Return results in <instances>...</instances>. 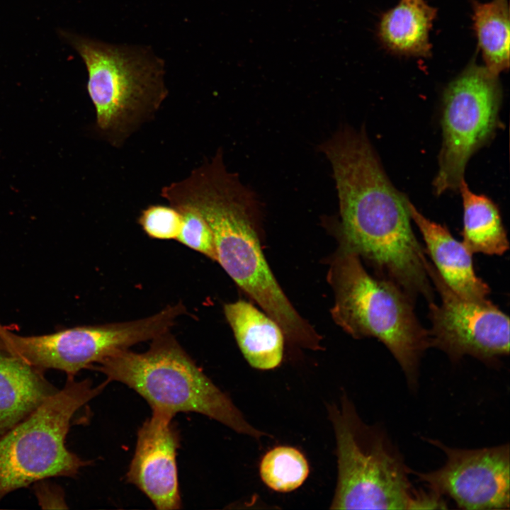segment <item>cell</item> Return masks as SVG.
<instances>
[{
	"label": "cell",
	"mask_w": 510,
	"mask_h": 510,
	"mask_svg": "<svg viewBox=\"0 0 510 510\" xmlns=\"http://www.w3.org/2000/svg\"><path fill=\"white\" fill-rule=\"evenodd\" d=\"M338 481L332 509H407L412 470L386 432L354 413L334 410Z\"/></svg>",
	"instance_id": "52a82bcc"
},
{
	"label": "cell",
	"mask_w": 510,
	"mask_h": 510,
	"mask_svg": "<svg viewBox=\"0 0 510 510\" xmlns=\"http://www.w3.org/2000/svg\"><path fill=\"white\" fill-rule=\"evenodd\" d=\"M137 222L152 239L176 240L181 231L182 217L180 212L170 205H149L141 211Z\"/></svg>",
	"instance_id": "44dd1931"
},
{
	"label": "cell",
	"mask_w": 510,
	"mask_h": 510,
	"mask_svg": "<svg viewBox=\"0 0 510 510\" xmlns=\"http://www.w3.org/2000/svg\"><path fill=\"white\" fill-rule=\"evenodd\" d=\"M170 205L176 208L182 217L181 228L176 240L211 260L217 261L213 236L202 215L187 204Z\"/></svg>",
	"instance_id": "ffe728a7"
},
{
	"label": "cell",
	"mask_w": 510,
	"mask_h": 510,
	"mask_svg": "<svg viewBox=\"0 0 510 510\" xmlns=\"http://www.w3.org/2000/svg\"><path fill=\"white\" fill-rule=\"evenodd\" d=\"M447 507L444 496L429 488L428 491L415 489L407 509H441Z\"/></svg>",
	"instance_id": "603a6c76"
},
{
	"label": "cell",
	"mask_w": 510,
	"mask_h": 510,
	"mask_svg": "<svg viewBox=\"0 0 510 510\" xmlns=\"http://www.w3.org/2000/svg\"><path fill=\"white\" fill-rule=\"evenodd\" d=\"M458 189L463 207V244L472 254L503 255L509 242L497 205L488 197L474 193L465 179Z\"/></svg>",
	"instance_id": "e0dca14e"
},
{
	"label": "cell",
	"mask_w": 510,
	"mask_h": 510,
	"mask_svg": "<svg viewBox=\"0 0 510 510\" xmlns=\"http://www.w3.org/2000/svg\"><path fill=\"white\" fill-rule=\"evenodd\" d=\"M426 441L446 457L437 470H412L429 488L452 499L463 509L509 508V444L478 448H453L431 438Z\"/></svg>",
	"instance_id": "8fae6325"
},
{
	"label": "cell",
	"mask_w": 510,
	"mask_h": 510,
	"mask_svg": "<svg viewBox=\"0 0 510 510\" xmlns=\"http://www.w3.org/2000/svg\"><path fill=\"white\" fill-rule=\"evenodd\" d=\"M59 389L40 370L0 341V436L28 416Z\"/></svg>",
	"instance_id": "5bb4252c"
},
{
	"label": "cell",
	"mask_w": 510,
	"mask_h": 510,
	"mask_svg": "<svg viewBox=\"0 0 510 510\" xmlns=\"http://www.w3.org/2000/svg\"><path fill=\"white\" fill-rule=\"evenodd\" d=\"M426 271L441 302H429L430 346L445 352L452 361L465 355L494 365L509 354V318L489 300L463 298L445 283L431 262Z\"/></svg>",
	"instance_id": "30bf717a"
},
{
	"label": "cell",
	"mask_w": 510,
	"mask_h": 510,
	"mask_svg": "<svg viewBox=\"0 0 510 510\" xmlns=\"http://www.w3.org/2000/svg\"><path fill=\"white\" fill-rule=\"evenodd\" d=\"M185 311L183 305L178 303L143 319L79 326L40 336H19L2 327L0 341L40 370H60L75 376L114 353L168 332Z\"/></svg>",
	"instance_id": "ba28073f"
},
{
	"label": "cell",
	"mask_w": 510,
	"mask_h": 510,
	"mask_svg": "<svg viewBox=\"0 0 510 510\" xmlns=\"http://www.w3.org/2000/svg\"><path fill=\"white\" fill-rule=\"evenodd\" d=\"M172 419L152 412L142 424L126 474L127 481L142 492L159 510L181 508L176 463L180 436Z\"/></svg>",
	"instance_id": "7c38bea8"
},
{
	"label": "cell",
	"mask_w": 510,
	"mask_h": 510,
	"mask_svg": "<svg viewBox=\"0 0 510 510\" xmlns=\"http://www.w3.org/2000/svg\"><path fill=\"white\" fill-rule=\"evenodd\" d=\"M473 29L484 67L493 74L509 67V8L508 0L480 3L472 0Z\"/></svg>",
	"instance_id": "ac0fdd59"
},
{
	"label": "cell",
	"mask_w": 510,
	"mask_h": 510,
	"mask_svg": "<svg viewBox=\"0 0 510 510\" xmlns=\"http://www.w3.org/2000/svg\"><path fill=\"white\" fill-rule=\"evenodd\" d=\"M320 149L334 172L342 243L414 301H433L429 260L412 227L409 199L388 179L364 130L345 127Z\"/></svg>",
	"instance_id": "6da1fadb"
},
{
	"label": "cell",
	"mask_w": 510,
	"mask_h": 510,
	"mask_svg": "<svg viewBox=\"0 0 510 510\" xmlns=\"http://www.w3.org/2000/svg\"><path fill=\"white\" fill-rule=\"evenodd\" d=\"M501 101L498 76L475 62L448 84L443 101L439 168L433 182L437 195L459 188L470 157L499 125Z\"/></svg>",
	"instance_id": "9c48e42d"
},
{
	"label": "cell",
	"mask_w": 510,
	"mask_h": 510,
	"mask_svg": "<svg viewBox=\"0 0 510 510\" xmlns=\"http://www.w3.org/2000/svg\"><path fill=\"white\" fill-rule=\"evenodd\" d=\"M412 220L419 230L426 253L448 287L460 296L476 300L487 299L490 288L474 269L472 254L452 236L448 229L424 217L408 201Z\"/></svg>",
	"instance_id": "4fadbf2b"
},
{
	"label": "cell",
	"mask_w": 510,
	"mask_h": 510,
	"mask_svg": "<svg viewBox=\"0 0 510 510\" xmlns=\"http://www.w3.org/2000/svg\"><path fill=\"white\" fill-rule=\"evenodd\" d=\"M437 11L424 0H400L381 16L378 35L391 52L402 56L428 57L429 34Z\"/></svg>",
	"instance_id": "2e32d148"
},
{
	"label": "cell",
	"mask_w": 510,
	"mask_h": 510,
	"mask_svg": "<svg viewBox=\"0 0 510 510\" xmlns=\"http://www.w3.org/2000/svg\"><path fill=\"white\" fill-rule=\"evenodd\" d=\"M107 382L67 375L62 389L0 436V500L40 480L74 477L90 463L67 448L66 438L75 414Z\"/></svg>",
	"instance_id": "8992f818"
},
{
	"label": "cell",
	"mask_w": 510,
	"mask_h": 510,
	"mask_svg": "<svg viewBox=\"0 0 510 510\" xmlns=\"http://www.w3.org/2000/svg\"><path fill=\"white\" fill-rule=\"evenodd\" d=\"M309 467L304 455L297 449L278 446L263 457L260 475L271 489L288 492L298 488L306 480Z\"/></svg>",
	"instance_id": "d6986e66"
},
{
	"label": "cell",
	"mask_w": 510,
	"mask_h": 510,
	"mask_svg": "<svg viewBox=\"0 0 510 510\" xmlns=\"http://www.w3.org/2000/svg\"><path fill=\"white\" fill-rule=\"evenodd\" d=\"M224 312L244 357L253 368L269 370L279 366L284 334L275 320L244 300L225 305Z\"/></svg>",
	"instance_id": "9a60e30c"
},
{
	"label": "cell",
	"mask_w": 510,
	"mask_h": 510,
	"mask_svg": "<svg viewBox=\"0 0 510 510\" xmlns=\"http://www.w3.org/2000/svg\"><path fill=\"white\" fill-rule=\"evenodd\" d=\"M0 326H1V324H0Z\"/></svg>",
	"instance_id": "cb8c5ba5"
},
{
	"label": "cell",
	"mask_w": 510,
	"mask_h": 510,
	"mask_svg": "<svg viewBox=\"0 0 510 510\" xmlns=\"http://www.w3.org/2000/svg\"><path fill=\"white\" fill-rule=\"evenodd\" d=\"M34 492L42 509H67L64 493L61 487L45 482L34 483Z\"/></svg>",
	"instance_id": "7402d4cb"
},
{
	"label": "cell",
	"mask_w": 510,
	"mask_h": 510,
	"mask_svg": "<svg viewBox=\"0 0 510 510\" xmlns=\"http://www.w3.org/2000/svg\"><path fill=\"white\" fill-rule=\"evenodd\" d=\"M162 196L170 205L187 204L202 215L213 236L217 262L288 340L319 347V335L294 309L266 262L251 216L253 198L227 171L222 152L217 151L185 178L164 186Z\"/></svg>",
	"instance_id": "7a4b0ae2"
},
{
	"label": "cell",
	"mask_w": 510,
	"mask_h": 510,
	"mask_svg": "<svg viewBox=\"0 0 510 510\" xmlns=\"http://www.w3.org/2000/svg\"><path fill=\"white\" fill-rule=\"evenodd\" d=\"M334 291L335 322L354 338L382 342L402 369L408 385H418L420 360L430 346L414 300L395 283L363 267L358 254L342 243L329 272Z\"/></svg>",
	"instance_id": "3957f363"
},
{
	"label": "cell",
	"mask_w": 510,
	"mask_h": 510,
	"mask_svg": "<svg viewBox=\"0 0 510 510\" xmlns=\"http://www.w3.org/2000/svg\"><path fill=\"white\" fill-rule=\"evenodd\" d=\"M67 38L87 68L97 130L110 145L120 148L154 118L166 99L164 62L147 47Z\"/></svg>",
	"instance_id": "5b68a950"
},
{
	"label": "cell",
	"mask_w": 510,
	"mask_h": 510,
	"mask_svg": "<svg viewBox=\"0 0 510 510\" xmlns=\"http://www.w3.org/2000/svg\"><path fill=\"white\" fill-rule=\"evenodd\" d=\"M107 381H116L143 397L152 412L174 417L193 412L215 419L234 431L256 438L253 428L231 400L198 368L175 338L166 332L152 339L149 349H125L93 367Z\"/></svg>",
	"instance_id": "277c9868"
}]
</instances>
